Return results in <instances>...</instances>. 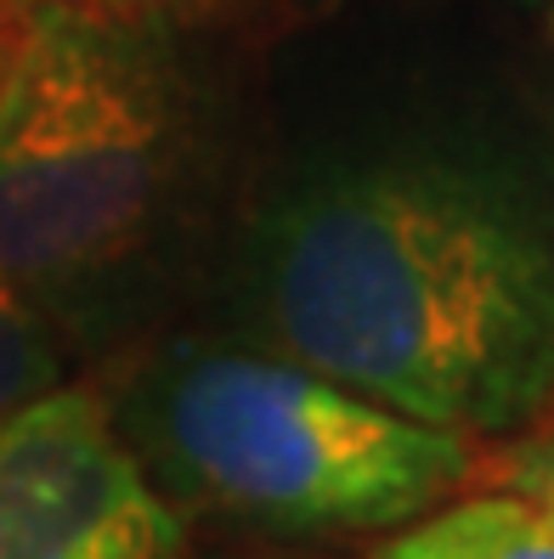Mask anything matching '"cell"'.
I'll use <instances>...</instances> for the list:
<instances>
[{"label":"cell","instance_id":"1","mask_svg":"<svg viewBox=\"0 0 554 559\" xmlns=\"http://www.w3.org/2000/svg\"><path fill=\"white\" fill-rule=\"evenodd\" d=\"M288 361L459 436L554 407V238L447 164H374L300 192L267 238Z\"/></svg>","mask_w":554,"mask_h":559},{"label":"cell","instance_id":"2","mask_svg":"<svg viewBox=\"0 0 554 559\" xmlns=\"http://www.w3.org/2000/svg\"><path fill=\"white\" fill-rule=\"evenodd\" d=\"M181 491L278 532H397L475 480V441L385 407L306 361L192 356L153 407Z\"/></svg>","mask_w":554,"mask_h":559},{"label":"cell","instance_id":"3","mask_svg":"<svg viewBox=\"0 0 554 559\" xmlns=\"http://www.w3.org/2000/svg\"><path fill=\"white\" fill-rule=\"evenodd\" d=\"M170 114L142 51L40 0L0 85V277L74 283L142 238Z\"/></svg>","mask_w":554,"mask_h":559},{"label":"cell","instance_id":"4","mask_svg":"<svg viewBox=\"0 0 554 559\" xmlns=\"http://www.w3.org/2000/svg\"><path fill=\"white\" fill-rule=\"evenodd\" d=\"M181 520L91 390L0 424V559H170Z\"/></svg>","mask_w":554,"mask_h":559},{"label":"cell","instance_id":"5","mask_svg":"<svg viewBox=\"0 0 554 559\" xmlns=\"http://www.w3.org/2000/svg\"><path fill=\"white\" fill-rule=\"evenodd\" d=\"M368 559H554V520L509 491H475L397 525Z\"/></svg>","mask_w":554,"mask_h":559},{"label":"cell","instance_id":"6","mask_svg":"<svg viewBox=\"0 0 554 559\" xmlns=\"http://www.w3.org/2000/svg\"><path fill=\"white\" fill-rule=\"evenodd\" d=\"M57 384H62L57 350L46 340L40 317L28 311L23 288L12 277H0V424L17 418L28 402H40Z\"/></svg>","mask_w":554,"mask_h":559},{"label":"cell","instance_id":"7","mask_svg":"<svg viewBox=\"0 0 554 559\" xmlns=\"http://www.w3.org/2000/svg\"><path fill=\"white\" fill-rule=\"evenodd\" d=\"M475 475L486 480V491H509L554 520V413L532 418V430L504 441L493 457H475Z\"/></svg>","mask_w":554,"mask_h":559},{"label":"cell","instance_id":"8","mask_svg":"<svg viewBox=\"0 0 554 559\" xmlns=\"http://www.w3.org/2000/svg\"><path fill=\"white\" fill-rule=\"evenodd\" d=\"M17 0H0V85H7V62H12V46H17V28H23V17L12 12Z\"/></svg>","mask_w":554,"mask_h":559},{"label":"cell","instance_id":"9","mask_svg":"<svg viewBox=\"0 0 554 559\" xmlns=\"http://www.w3.org/2000/svg\"><path fill=\"white\" fill-rule=\"evenodd\" d=\"M17 7H23V0H17ZM35 7H40V0H35Z\"/></svg>","mask_w":554,"mask_h":559}]
</instances>
